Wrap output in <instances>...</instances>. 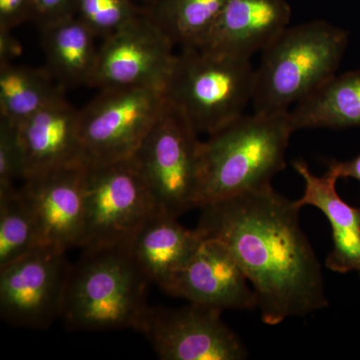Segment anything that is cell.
Here are the masks:
<instances>
[{"label":"cell","instance_id":"28","mask_svg":"<svg viewBox=\"0 0 360 360\" xmlns=\"http://www.w3.org/2000/svg\"><path fill=\"white\" fill-rule=\"evenodd\" d=\"M11 32V30H0V63H13L22 52L20 42Z\"/></svg>","mask_w":360,"mask_h":360},{"label":"cell","instance_id":"22","mask_svg":"<svg viewBox=\"0 0 360 360\" xmlns=\"http://www.w3.org/2000/svg\"><path fill=\"white\" fill-rule=\"evenodd\" d=\"M34 219L20 188L0 193V267L39 248Z\"/></svg>","mask_w":360,"mask_h":360},{"label":"cell","instance_id":"10","mask_svg":"<svg viewBox=\"0 0 360 360\" xmlns=\"http://www.w3.org/2000/svg\"><path fill=\"white\" fill-rule=\"evenodd\" d=\"M174 49L160 26L141 11L129 25L103 39L89 86L165 91L176 56Z\"/></svg>","mask_w":360,"mask_h":360},{"label":"cell","instance_id":"26","mask_svg":"<svg viewBox=\"0 0 360 360\" xmlns=\"http://www.w3.org/2000/svg\"><path fill=\"white\" fill-rule=\"evenodd\" d=\"M32 0H0V30H13L32 20Z\"/></svg>","mask_w":360,"mask_h":360},{"label":"cell","instance_id":"14","mask_svg":"<svg viewBox=\"0 0 360 360\" xmlns=\"http://www.w3.org/2000/svg\"><path fill=\"white\" fill-rule=\"evenodd\" d=\"M290 20L286 0H229L195 49L250 59L288 28Z\"/></svg>","mask_w":360,"mask_h":360},{"label":"cell","instance_id":"6","mask_svg":"<svg viewBox=\"0 0 360 360\" xmlns=\"http://www.w3.org/2000/svg\"><path fill=\"white\" fill-rule=\"evenodd\" d=\"M200 134L179 108H165L134 155L160 212L179 219L198 207Z\"/></svg>","mask_w":360,"mask_h":360},{"label":"cell","instance_id":"20","mask_svg":"<svg viewBox=\"0 0 360 360\" xmlns=\"http://www.w3.org/2000/svg\"><path fill=\"white\" fill-rule=\"evenodd\" d=\"M49 70L0 63V120L18 125L63 94Z\"/></svg>","mask_w":360,"mask_h":360},{"label":"cell","instance_id":"16","mask_svg":"<svg viewBox=\"0 0 360 360\" xmlns=\"http://www.w3.org/2000/svg\"><path fill=\"white\" fill-rule=\"evenodd\" d=\"M304 180V193L296 203L314 206L328 219L333 250L326 257V267L338 274L356 271L360 277V207L348 205L336 191L338 177L326 174L316 176L303 160L293 163Z\"/></svg>","mask_w":360,"mask_h":360},{"label":"cell","instance_id":"13","mask_svg":"<svg viewBox=\"0 0 360 360\" xmlns=\"http://www.w3.org/2000/svg\"><path fill=\"white\" fill-rule=\"evenodd\" d=\"M250 283L224 243L202 238L165 291L189 303L221 311L250 310L258 307V298Z\"/></svg>","mask_w":360,"mask_h":360},{"label":"cell","instance_id":"2","mask_svg":"<svg viewBox=\"0 0 360 360\" xmlns=\"http://www.w3.org/2000/svg\"><path fill=\"white\" fill-rule=\"evenodd\" d=\"M290 111L241 115L201 142L198 207L262 188L286 167Z\"/></svg>","mask_w":360,"mask_h":360},{"label":"cell","instance_id":"15","mask_svg":"<svg viewBox=\"0 0 360 360\" xmlns=\"http://www.w3.org/2000/svg\"><path fill=\"white\" fill-rule=\"evenodd\" d=\"M18 129L25 153V179L54 168L85 163L79 110L65 96L30 116Z\"/></svg>","mask_w":360,"mask_h":360},{"label":"cell","instance_id":"23","mask_svg":"<svg viewBox=\"0 0 360 360\" xmlns=\"http://www.w3.org/2000/svg\"><path fill=\"white\" fill-rule=\"evenodd\" d=\"M141 11L132 0H77L75 15L96 37H110L134 20Z\"/></svg>","mask_w":360,"mask_h":360},{"label":"cell","instance_id":"5","mask_svg":"<svg viewBox=\"0 0 360 360\" xmlns=\"http://www.w3.org/2000/svg\"><path fill=\"white\" fill-rule=\"evenodd\" d=\"M255 77L250 59L180 49L163 92L198 134L208 136L245 115Z\"/></svg>","mask_w":360,"mask_h":360},{"label":"cell","instance_id":"17","mask_svg":"<svg viewBox=\"0 0 360 360\" xmlns=\"http://www.w3.org/2000/svg\"><path fill=\"white\" fill-rule=\"evenodd\" d=\"M201 240L196 229H186L176 217L158 212L142 225L127 248L149 283L165 290Z\"/></svg>","mask_w":360,"mask_h":360},{"label":"cell","instance_id":"8","mask_svg":"<svg viewBox=\"0 0 360 360\" xmlns=\"http://www.w3.org/2000/svg\"><path fill=\"white\" fill-rule=\"evenodd\" d=\"M165 103L167 97L160 89H101L79 110L85 163H108L134 158Z\"/></svg>","mask_w":360,"mask_h":360},{"label":"cell","instance_id":"9","mask_svg":"<svg viewBox=\"0 0 360 360\" xmlns=\"http://www.w3.org/2000/svg\"><path fill=\"white\" fill-rule=\"evenodd\" d=\"M66 251L39 246L0 267V314L11 326L46 329L63 315L71 265Z\"/></svg>","mask_w":360,"mask_h":360},{"label":"cell","instance_id":"12","mask_svg":"<svg viewBox=\"0 0 360 360\" xmlns=\"http://www.w3.org/2000/svg\"><path fill=\"white\" fill-rule=\"evenodd\" d=\"M86 163L32 175L20 187L34 219L39 246L63 251L82 248Z\"/></svg>","mask_w":360,"mask_h":360},{"label":"cell","instance_id":"19","mask_svg":"<svg viewBox=\"0 0 360 360\" xmlns=\"http://www.w3.org/2000/svg\"><path fill=\"white\" fill-rule=\"evenodd\" d=\"M295 131L360 127V70L333 75L290 110Z\"/></svg>","mask_w":360,"mask_h":360},{"label":"cell","instance_id":"21","mask_svg":"<svg viewBox=\"0 0 360 360\" xmlns=\"http://www.w3.org/2000/svg\"><path fill=\"white\" fill-rule=\"evenodd\" d=\"M229 0H155L146 13L175 47L195 49Z\"/></svg>","mask_w":360,"mask_h":360},{"label":"cell","instance_id":"24","mask_svg":"<svg viewBox=\"0 0 360 360\" xmlns=\"http://www.w3.org/2000/svg\"><path fill=\"white\" fill-rule=\"evenodd\" d=\"M25 177V158L16 125L0 120V193Z\"/></svg>","mask_w":360,"mask_h":360},{"label":"cell","instance_id":"7","mask_svg":"<svg viewBox=\"0 0 360 360\" xmlns=\"http://www.w3.org/2000/svg\"><path fill=\"white\" fill-rule=\"evenodd\" d=\"M160 212L134 158L86 163L82 248L127 246Z\"/></svg>","mask_w":360,"mask_h":360},{"label":"cell","instance_id":"25","mask_svg":"<svg viewBox=\"0 0 360 360\" xmlns=\"http://www.w3.org/2000/svg\"><path fill=\"white\" fill-rule=\"evenodd\" d=\"M77 0H32V20L39 27L75 15Z\"/></svg>","mask_w":360,"mask_h":360},{"label":"cell","instance_id":"3","mask_svg":"<svg viewBox=\"0 0 360 360\" xmlns=\"http://www.w3.org/2000/svg\"><path fill=\"white\" fill-rule=\"evenodd\" d=\"M71 266L61 319L75 330L141 331L149 281L127 246L84 248Z\"/></svg>","mask_w":360,"mask_h":360},{"label":"cell","instance_id":"27","mask_svg":"<svg viewBox=\"0 0 360 360\" xmlns=\"http://www.w3.org/2000/svg\"><path fill=\"white\" fill-rule=\"evenodd\" d=\"M328 172L340 179H354L360 182V153L352 160L329 161Z\"/></svg>","mask_w":360,"mask_h":360},{"label":"cell","instance_id":"4","mask_svg":"<svg viewBox=\"0 0 360 360\" xmlns=\"http://www.w3.org/2000/svg\"><path fill=\"white\" fill-rule=\"evenodd\" d=\"M349 33L326 20L288 26L262 51L255 70V112L290 111L336 75Z\"/></svg>","mask_w":360,"mask_h":360},{"label":"cell","instance_id":"18","mask_svg":"<svg viewBox=\"0 0 360 360\" xmlns=\"http://www.w3.org/2000/svg\"><path fill=\"white\" fill-rule=\"evenodd\" d=\"M41 44L47 70L61 86L89 85L98 58L96 37L77 15L45 25Z\"/></svg>","mask_w":360,"mask_h":360},{"label":"cell","instance_id":"11","mask_svg":"<svg viewBox=\"0 0 360 360\" xmlns=\"http://www.w3.org/2000/svg\"><path fill=\"white\" fill-rule=\"evenodd\" d=\"M221 310L189 303L149 307L139 333L163 360H241L248 352L221 319Z\"/></svg>","mask_w":360,"mask_h":360},{"label":"cell","instance_id":"1","mask_svg":"<svg viewBox=\"0 0 360 360\" xmlns=\"http://www.w3.org/2000/svg\"><path fill=\"white\" fill-rule=\"evenodd\" d=\"M196 231L226 246L277 326L328 307L321 266L300 222L302 210L271 184L201 206Z\"/></svg>","mask_w":360,"mask_h":360}]
</instances>
